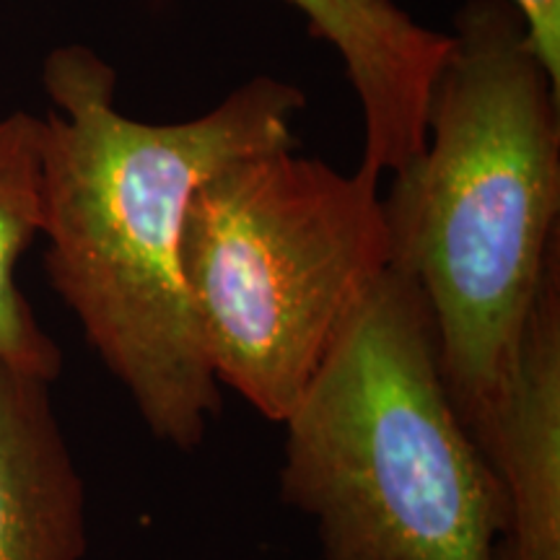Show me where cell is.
<instances>
[{"mask_svg": "<svg viewBox=\"0 0 560 560\" xmlns=\"http://www.w3.org/2000/svg\"><path fill=\"white\" fill-rule=\"evenodd\" d=\"M478 446L503 499L495 560H560V260L542 278Z\"/></svg>", "mask_w": 560, "mask_h": 560, "instance_id": "cell-5", "label": "cell"}, {"mask_svg": "<svg viewBox=\"0 0 560 560\" xmlns=\"http://www.w3.org/2000/svg\"><path fill=\"white\" fill-rule=\"evenodd\" d=\"M50 387L0 361V560L86 558V488Z\"/></svg>", "mask_w": 560, "mask_h": 560, "instance_id": "cell-7", "label": "cell"}, {"mask_svg": "<svg viewBox=\"0 0 560 560\" xmlns=\"http://www.w3.org/2000/svg\"><path fill=\"white\" fill-rule=\"evenodd\" d=\"M45 268L83 338L161 444L190 452L221 410L185 276L187 208L231 161L293 145L304 91L257 75L185 122L132 120L83 45L47 55Z\"/></svg>", "mask_w": 560, "mask_h": 560, "instance_id": "cell-1", "label": "cell"}, {"mask_svg": "<svg viewBox=\"0 0 560 560\" xmlns=\"http://www.w3.org/2000/svg\"><path fill=\"white\" fill-rule=\"evenodd\" d=\"M280 425V499L322 560H495L499 482L405 272H384Z\"/></svg>", "mask_w": 560, "mask_h": 560, "instance_id": "cell-3", "label": "cell"}, {"mask_svg": "<svg viewBox=\"0 0 560 560\" xmlns=\"http://www.w3.org/2000/svg\"><path fill=\"white\" fill-rule=\"evenodd\" d=\"M560 86L509 0L457 13L425 143L384 195L392 268L429 310L441 376L478 441L560 260Z\"/></svg>", "mask_w": 560, "mask_h": 560, "instance_id": "cell-2", "label": "cell"}, {"mask_svg": "<svg viewBox=\"0 0 560 560\" xmlns=\"http://www.w3.org/2000/svg\"><path fill=\"white\" fill-rule=\"evenodd\" d=\"M522 13L537 58L560 86V0H509Z\"/></svg>", "mask_w": 560, "mask_h": 560, "instance_id": "cell-9", "label": "cell"}, {"mask_svg": "<svg viewBox=\"0 0 560 560\" xmlns=\"http://www.w3.org/2000/svg\"><path fill=\"white\" fill-rule=\"evenodd\" d=\"M380 182L289 145L231 161L187 208L182 276L202 353L272 423L392 268Z\"/></svg>", "mask_w": 560, "mask_h": 560, "instance_id": "cell-4", "label": "cell"}, {"mask_svg": "<svg viewBox=\"0 0 560 560\" xmlns=\"http://www.w3.org/2000/svg\"><path fill=\"white\" fill-rule=\"evenodd\" d=\"M346 66L363 117L366 170L395 174L425 143V109L450 34L418 24L395 0H289Z\"/></svg>", "mask_w": 560, "mask_h": 560, "instance_id": "cell-6", "label": "cell"}, {"mask_svg": "<svg viewBox=\"0 0 560 560\" xmlns=\"http://www.w3.org/2000/svg\"><path fill=\"white\" fill-rule=\"evenodd\" d=\"M45 221V120L30 112L0 117V361L55 382L62 350L16 283L21 255Z\"/></svg>", "mask_w": 560, "mask_h": 560, "instance_id": "cell-8", "label": "cell"}]
</instances>
